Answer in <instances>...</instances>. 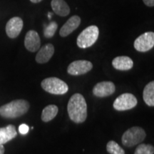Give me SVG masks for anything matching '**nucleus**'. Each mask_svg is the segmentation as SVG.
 I'll use <instances>...</instances> for the list:
<instances>
[{
	"mask_svg": "<svg viewBox=\"0 0 154 154\" xmlns=\"http://www.w3.org/2000/svg\"><path fill=\"white\" fill-rule=\"evenodd\" d=\"M67 111L71 120L76 124H82L87 118V104L82 94H75L69 99Z\"/></svg>",
	"mask_w": 154,
	"mask_h": 154,
	"instance_id": "nucleus-1",
	"label": "nucleus"
},
{
	"mask_svg": "<svg viewBox=\"0 0 154 154\" xmlns=\"http://www.w3.org/2000/svg\"><path fill=\"white\" fill-rule=\"evenodd\" d=\"M29 103L24 99H17L0 107V116L5 119H16L27 112Z\"/></svg>",
	"mask_w": 154,
	"mask_h": 154,
	"instance_id": "nucleus-2",
	"label": "nucleus"
},
{
	"mask_svg": "<svg viewBox=\"0 0 154 154\" xmlns=\"http://www.w3.org/2000/svg\"><path fill=\"white\" fill-rule=\"evenodd\" d=\"M99 35V29L95 25L88 26L83 30L76 39V44L79 48L86 49L91 47L97 41Z\"/></svg>",
	"mask_w": 154,
	"mask_h": 154,
	"instance_id": "nucleus-3",
	"label": "nucleus"
},
{
	"mask_svg": "<svg viewBox=\"0 0 154 154\" xmlns=\"http://www.w3.org/2000/svg\"><path fill=\"white\" fill-rule=\"evenodd\" d=\"M146 137V131L138 126H134L125 131L122 136V143L126 147H132L141 143Z\"/></svg>",
	"mask_w": 154,
	"mask_h": 154,
	"instance_id": "nucleus-4",
	"label": "nucleus"
},
{
	"mask_svg": "<svg viewBox=\"0 0 154 154\" xmlns=\"http://www.w3.org/2000/svg\"><path fill=\"white\" fill-rule=\"evenodd\" d=\"M42 87L44 91L55 95H62L69 90L68 85L57 77H49L42 82Z\"/></svg>",
	"mask_w": 154,
	"mask_h": 154,
	"instance_id": "nucleus-5",
	"label": "nucleus"
},
{
	"mask_svg": "<svg viewBox=\"0 0 154 154\" xmlns=\"http://www.w3.org/2000/svg\"><path fill=\"white\" fill-rule=\"evenodd\" d=\"M138 101L132 94H121L113 102V108L117 111L130 110L137 105Z\"/></svg>",
	"mask_w": 154,
	"mask_h": 154,
	"instance_id": "nucleus-6",
	"label": "nucleus"
},
{
	"mask_svg": "<svg viewBox=\"0 0 154 154\" xmlns=\"http://www.w3.org/2000/svg\"><path fill=\"white\" fill-rule=\"evenodd\" d=\"M134 46L136 50L140 52H146L151 50L154 46V33L149 32L141 34L135 40Z\"/></svg>",
	"mask_w": 154,
	"mask_h": 154,
	"instance_id": "nucleus-7",
	"label": "nucleus"
},
{
	"mask_svg": "<svg viewBox=\"0 0 154 154\" xmlns=\"http://www.w3.org/2000/svg\"><path fill=\"white\" fill-rule=\"evenodd\" d=\"M93 64L86 60H77L73 61L69 65L67 72L72 76H79L85 74L91 70Z\"/></svg>",
	"mask_w": 154,
	"mask_h": 154,
	"instance_id": "nucleus-8",
	"label": "nucleus"
},
{
	"mask_svg": "<svg viewBox=\"0 0 154 154\" xmlns=\"http://www.w3.org/2000/svg\"><path fill=\"white\" fill-rule=\"evenodd\" d=\"M24 22L20 17H14L9 19L6 25V33L11 38H17L22 32Z\"/></svg>",
	"mask_w": 154,
	"mask_h": 154,
	"instance_id": "nucleus-9",
	"label": "nucleus"
},
{
	"mask_svg": "<svg viewBox=\"0 0 154 154\" xmlns=\"http://www.w3.org/2000/svg\"><path fill=\"white\" fill-rule=\"evenodd\" d=\"M116 86L111 82H102L98 83L93 88V94L97 97H106L114 93Z\"/></svg>",
	"mask_w": 154,
	"mask_h": 154,
	"instance_id": "nucleus-10",
	"label": "nucleus"
},
{
	"mask_svg": "<svg viewBox=\"0 0 154 154\" xmlns=\"http://www.w3.org/2000/svg\"><path fill=\"white\" fill-rule=\"evenodd\" d=\"M24 46L31 52H35L39 49L41 46V39L36 31L30 30L26 33L24 38Z\"/></svg>",
	"mask_w": 154,
	"mask_h": 154,
	"instance_id": "nucleus-11",
	"label": "nucleus"
},
{
	"mask_svg": "<svg viewBox=\"0 0 154 154\" xmlns=\"http://www.w3.org/2000/svg\"><path fill=\"white\" fill-rule=\"evenodd\" d=\"M81 24V18L79 16L74 15L69 18L67 22L63 25L59 31V34L62 37H66L72 34L74 30L79 27Z\"/></svg>",
	"mask_w": 154,
	"mask_h": 154,
	"instance_id": "nucleus-12",
	"label": "nucleus"
},
{
	"mask_svg": "<svg viewBox=\"0 0 154 154\" xmlns=\"http://www.w3.org/2000/svg\"><path fill=\"white\" fill-rule=\"evenodd\" d=\"M54 54V47L52 44H45L38 51L35 60L38 63H45L51 59Z\"/></svg>",
	"mask_w": 154,
	"mask_h": 154,
	"instance_id": "nucleus-13",
	"label": "nucleus"
},
{
	"mask_svg": "<svg viewBox=\"0 0 154 154\" xmlns=\"http://www.w3.org/2000/svg\"><path fill=\"white\" fill-rule=\"evenodd\" d=\"M112 65L117 70L127 71L132 69L134 66V61L130 57L121 56V57H117L113 59Z\"/></svg>",
	"mask_w": 154,
	"mask_h": 154,
	"instance_id": "nucleus-14",
	"label": "nucleus"
},
{
	"mask_svg": "<svg viewBox=\"0 0 154 154\" xmlns=\"http://www.w3.org/2000/svg\"><path fill=\"white\" fill-rule=\"evenodd\" d=\"M51 6L56 14L66 17L70 13V7L64 0H51Z\"/></svg>",
	"mask_w": 154,
	"mask_h": 154,
	"instance_id": "nucleus-15",
	"label": "nucleus"
},
{
	"mask_svg": "<svg viewBox=\"0 0 154 154\" xmlns=\"http://www.w3.org/2000/svg\"><path fill=\"white\" fill-rule=\"evenodd\" d=\"M17 136L16 128L14 125H8L6 127L0 128V144L3 145L10 141Z\"/></svg>",
	"mask_w": 154,
	"mask_h": 154,
	"instance_id": "nucleus-16",
	"label": "nucleus"
},
{
	"mask_svg": "<svg viewBox=\"0 0 154 154\" xmlns=\"http://www.w3.org/2000/svg\"><path fill=\"white\" fill-rule=\"evenodd\" d=\"M143 101L149 106H154V82H151L145 86L143 93Z\"/></svg>",
	"mask_w": 154,
	"mask_h": 154,
	"instance_id": "nucleus-17",
	"label": "nucleus"
},
{
	"mask_svg": "<svg viewBox=\"0 0 154 154\" xmlns=\"http://www.w3.org/2000/svg\"><path fill=\"white\" fill-rule=\"evenodd\" d=\"M59 109L56 105H49L43 109L42 113V120L44 122H49L56 117Z\"/></svg>",
	"mask_w": 154,
	"mask_h": 154,
	"instance_id": "nucleus-18",
	"label": "nucleus"
},
{
	"mask_svg": "<svg viewBox=\"0 0 154 154\" xmlns=\"http://www.w3.org/2000/svg\"><path fill=\"white\" fill-rule=\"evenodd\" d=\"M106 150L110 154H125L124 150L113 140H111L107 143Z\"/></svg>",
	"mask_w": 154,
	"mask_h": 154,
	"instance_id": "nucleus-19",
	"label": "nucleus"
},
{
	"mask_svg": "<svg viewBox=\"0 0 154 154\" xmlns=\"http://www.w3.org/2000/svg\"><path fill=\"white\" fill-rule=\"evenodd\" d=\"M58 29V24L57 22H51L46 26L44 30V35L46 38L53 37Z\"/></svg>",
	"mask_w": 154,
	"mask_h": 154,
	"instance_id": "nucleus-20",
	"label": "nucleus"
},
{
	"mask_svg": "<svg viewBox=\"0 0 154 154\" xmlns=\"http://www.w3.org/2000/svg\"><path fill=\"white\" fill-rule=\"evenodd\" d=\"M154 148L150 144H140L136 149L134 154H153Z\"/></svg>",
	"mask_w": 154,
	"mask_h": 154,
	"instance_id": "nucleus-21",
	"label": "nucleus"
},
{
	"mask_svg": "<svg viewBox=\"0 0 154 154\" xmlns=\"http://www.w3.org/2000/svg\"><path fill=\"white\" fill-rule=\"evenodd\" d=\"M29 127L25 124H21L19 127V131L21 134L22 135L26 134L29 132Z\"/></svg>",
	"mask_w": 154,
	"mask_h": 154,
	"instance_id": "nucleus-22",
	"label": "nucleus"
},
{
	"mask_svg": "<svg viewBox=\"0 0 154 154\" xmlns=\"http://www.w3.org/2000/svg\"><path fill=\"white\" fill-rule=\"evenodd\" d=\"M143 2L148 7H153L154 6V0H143Z\"/></svg>",
	"mask_w": 154,
	"mask_h": 154,
	"instance_id": "nucleus-23",
	"label": "nucleus"
},
{
	"mask_svg": "<svg viewBox=\"0 0 154 154\" xmlns=\"http://www.w3.org/2000/svg\"><path fill=\"white\" fill-rule=\"evenodd\" d=\"M0 154H5V147L2 144H0Z\"/></svg>",
	"mask_w": 154,
	"mask_h": 154,
	"instance_id": "nucleus-24",
	"label": "nucleus"
},
{
	"mask_svg": "<svg viewBox=\"0 0 154 154\" xmlns=\"http://www.w3.org/2000/svg\"><path fill=\"white\" fill-rule=\"evenodd\" d=\"M42 0H30V2H32V3H35V4H36V3H39L40 2H42Z\"/></svg>",
	"mask_w": 154,
	"mask_h": 154,
	"instance_id": "nucleus-25",
	"label": "nucleus"
}]
</instances>
